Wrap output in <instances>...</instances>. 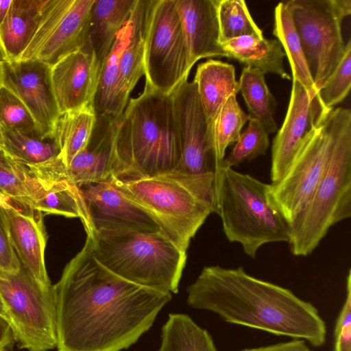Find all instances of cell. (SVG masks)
I'll return each instance as SVG.
<instances>
[{"label": "cell", "instance_id": "6da1fadb", "mask_svg": "<svg viewBox=\"0 0 351 351\" xmlns=\"http://www.w3.org/2000/svg\"><path fill=\"white\" fill-rule=\"evenodd\" d=\"M58 351H121L153 325L171 293L129 282L102 265L86 239L53 285Z\"/></svg>", "mask_w": 351, "mask_h": 351}, {"label": "cell", "instance_id": "7a4b0ae2", "mask_svg": "<svg viewBox=\"0 0 351 351\" xmlns=\"http://www.w3.org/2000/svg\"><path fill=\"white\" fill-rule=\"evenodd\" d=\"M187 304L226 322L324 345L326 326L317 309L291 291L247 274L243 267H204L186 289Z\"/></svg>", "mask_w": 351, "mask_h": 351}, {"label": "cell", "instance_id": "3957f363", "mask_svg": "<svg viewBox=\"0 0 351 351\" xmlns=\"http://www.w3.org/2000/svg\"><path fill=\"white\" fill-rule=\"evenodd\" d=\"M118 178L171 171L180 159V137L171 95L145 83L119 118L114 152Z\"/></svg>", "mask_w": 351, "mask_h": 351}, {"label": "cell", "instance_id": "277c9868", "mask_svg": "<svg viewBox=\"0 0 351 351\" xmlns=\"http://www.w3.org/2000/svg\"><path fill=\"white\" fill-rule=\"evenodd\" d=\"M214 171H171L128 178L112 176L109 181L155 221L162 234L186 252L191 239L214 213Z\"/></svg>", "mask_w": 351, "mask_h": 351}, {"label": "cell", "instance_id": "5b68a950", "mask_svg": "<svg viewBox=\"0 0 351 351\" xmlns=\"http://www.w3.org/2000/svg\"><path fill=\"white\" fill-rule=\"evenodd\" d=\"M213 171L214 213L229 241L239 243L253 258L265 244L289 243V225L270 204L267 184L233 168L216 167Z\"/></svg>", "mask_w": 351, "mask_h": 351}, {"label": "cell", "instance_id": "8992f818", "mask_svg": "<svg viewBox=\"0 0 351 351\" xmlns=\"http://www.w3.org/2000/svg\"><path fill=\"white\" fill-rule=\"evenodd\" d=\"M86 239L96 259L114 274L153 290L178 291L186 252L160 232L92 233Z\"/></svg>", "mask_w": 351, "mask_h": 351}, {"label": "cell", "instance_id": "52a82bcc", "mask_svg": "<svg viewBox=\"0 0 351 351\" xmlns=\"http://www.w3.org/2000/svg\"><path fill=\"white\" fill-rule=\"evenodd\" d=\"M351 216V118L337 135L326 168L309 201L289 223L291 253L306 256L335 224Z\"/></svg>", "mask_w": 351, "mask_h": 351}, {"label": "cell", "instance_id": "ba28073f", "mask_svg": "<svg viewBox=\"0 0 351 351\" xmlns=\"http://www.w3.org/2000/svg\"><path fill=\"white\" fill-rule=\"evenodd\" d=\"M350 118L349 109H332L304 138L282 176L267 184L270 204L288 224L309 201L326 168L339 130Z\"/></svg>", "mask_w": 351, "mask_h": 351}, {"label": "cell", "instance_id": "9c48e42d", "mask_svg": "<svg viewBox=\"0 0 351 351\" xmlns=\"http://www.w3.org/2000/svg\"><path fill=\"white\" fill-rule=\"evenodd\" d=\"M285 4L319 91L345 53L341 25L351 13V0H290Z\"/></svg>", "mask_w": 351, "mask_h": 351}, {"label": "cell", "instance_id": "30bf717a", "mask_svg": "<svg viewBox=\"0 0 351 351\" xmlns=\"http://www.w3.org/2000/svg\"><path fill=\"white\" fill-rule=\"evenodd\" d=\"M0 296L19 348L47 351L57 347L53 286L42 287L22 265L14 272L0 269Z\"/></svg>", "mask_w": 351, "mask_h": 351}, {"label": "cell", "instance_id": "8fae6325", "mask_svg": "<svg viewBox=\"0 0 351 351\" xmlns=\"http://www.w3.org/2000/svg\"><path fill=\"white\" fill-rule=\"evenodd\" d=\"M192 67L174 0H150L144 36L145 83L170 95Z\"/></svg>", "mask_w": 351, "mask_h": 351}, {"label": "cell", "instance_id": "7c38bea8", "mask_svg": "<svg viewBox=\"0 0 351 351\" xmlns=\"http://www.w3.org/2000/svg\"><path fill=\"white\" fill-rule=\"evenodd\" d=\"M94 0H45L35 33L19 60L51 66L81 49L88 38Z\"/></svg>", "mask_w": 351, "mask_h": 351}, {"label": "cell", "instance_id": "4fadbf2b", "mask_svg": "<svg viewBox=\"0 0 351 351\" xmlns=\"http://www.w3.org/2000/svg\"><path fill=\"white\" fill-rule=\"evenodd\" d=\"M170 95L180 143V159L173 171L186 174L213 171V128L206 119L195 83L186 80Z\"/></svg>", "mask_w": 351, "mask_h": 351}, {"label": "cell", "instance_id": "5bb4252c", "mask_svg": "<svg viewBox=\"0 0 351 351\" xmlns=\"http://www.w3.org/2000/svg\"><path fill=\"white\" fill-rule=\"evenodd\" d=\"M3 85L24 104L42 139L53 140L60 114L51 80V66L35 60L1 62Z\"/></svg>", "mask_w": 351, "mask_h": 351}, {"label": "cell", "instance_id": "9a60e30c", "mask_svg": "<svg viewBox=\"0 0 351 351\" xmlns=\"http://www.w3.org/2000/svg\"><path fill=\"white\" fill-rule=\"evenodd\" d=\"M92 233L107 234L130 231L160 232L155 221L108 180L82 186Z\"/></svg>", "mask_w": 351, "mask_h": 351}, {"label": "cell", "instance_id": "2e32d148", "mask_svg": "<svg viewBox=\"0 0 351 351\" xmlns=\"http://www.w3.org/2000/svg\"><path fill=\"white\" fill-rule=\"evenodd\" d=\"M292 82L287 112L273 141L271 183L282 176L304 138L332 110L324 106L319 95L312 96L298 81Z\"/></svg>", "mask_w": 351, "mask_h": 351}, {"label": "cell", "instance_id": "e0dca14e", "mask_svg": "<svg viewBox=\"0 0 351 351\" xmlns=\"http://www.w3.org/2000/svg\"><path fill=\"white\" fill-rule=\"evenodd\" d=\"M101 68L88 40L51 66V84L60 115L93 105Z\"/></svg>", "mask_w": 351, "mask_h": 351}, {"label": "cell", "instance_id": "ac0fdd59", "mask_svg": "<svg viewBox=\"0 0 351 351\" xmlns=\"http://www.w3.org/2000/svg\"><path fill=\"white\" fill-rule=\"evenodd\" d=\"M3 209L10 240L21 265L42 287H51L45 262L47 234L43 213L32 207L23 212Z\"/></svg>", "mask_w": 351, "mask_h": 351}, {"label": "cell", "instance_id": "d6986e66", "mask_svg": "<svg viewBox=\"0 0 351 351\" xmlns=\"http://www.w3.org/2000/svg\"><path fill=\"white\" fill-rule=\"evenodd\" d=\"M119 118L97 116L88 146L67 167L68 180L78 187L108 181L114 175V143Z\"/></svg>", "mask_w": 351, "mask_h": 351}, {"label": "cell", "instance_id": "ffe728a7", "mask_svg": "<svg viewBox=\"0 0 351 351\" xmlns=\"http://www.w3.org/2000/svg\"><path fill=\"white\" fill-rule=\"evenodd\" d=\"M191 67L204 58L226 57L219 40L218 0H174Z\"/></svg>", "mask_w": 351, "mask_h": 351}, {"label": "cell", "instance_id": "44dd1931", "mask_svg": "<svg viewBox=\"0 0 351 351\" xmlns=\"http://www.w3.org/2000/svg\"><path fill=\"white\" fill-rule=\"evenodd\" d=\"M193 82L209 124L213 128L221 107L239 91L232 64L208 59L198 64Z\"/></svg>", "mask_w": 351, "mask_h": 351}, {"label": "cell", "instance_id": "7402d4cb", "mask_svg": "<svg viewBox=\"0 0 351 351\" xmlns=\"http://www.w3.org/2000/svg\"><path fill=\"white\" fill-rule=\"evenodd\" d=\"M134 24V14L132 10L101 64L99 85L93 102L97 116L118 117L124 112L125 108L119 96V60L132 34Z\"/></svg>", "mask_w": 351, "mask_h": 351}, {"label": "cell", "instance_id": "603a6c76", "mask_svg": "<svg viewBox=\"0 0 351 351\" xmlns=\"http://www.w3.org/2000/svg\"><path fill=\"white\" fill-rule=\"evenodd\" d=\"M226 57L236 60L245 66L257 69L291 80L285 71L283 60L286 56L277 39L244 36L221 43Z\"/></svg>", "mask_w": 351, "mask_h": 351}, {"label": "cell", "instance_id": "cb8c5ba5", "mask_svg": "<svg viewBox=\"0 0 351 351\" xmlns=\"http://www.w3.org/2000/svg\"><path fill=\"white\" fill-rule=\"evenodd\" d=\"M136 2V0H94L88 40L101 64L129 19Z\"/></svg>", "mask_w": 351, "mask_h": 351}, {"label": "cell", "instance_id": "d4e9b609", "mask_svg": "<svg viewBox=\"0 0 351 351\" xmlns=\"http://www.w3.org/2000/svg\"><path fill=\"white\" fill-rule=\"evenodd\" d=\"M45 0H12L0 25V37L8 60H17L32 40Z\"/></svg>", "mask_w": 351, "mask_h": 351}, {"label": "cell", "instance_id": "484cf974", "mask_svg": "<svg viewBox=\"0 0 351 351\" xmlns=\"http://www.w3.org/2000/svg\"><path fill=\"white\" fill-rule=\"evenodd\" d=\"M150 0H136L133 12L134 24L132 34L119 60V96L124 108L130 93L145 75L144 36L147 10Z\"/></svg>", "mask_w": 351, "mask_h": 351}, {"label": "cell", "instance_id": "4316f807", "mask_svg": "<svg viewBox=\"0 0 351 351\" xmlns=\"http://www.w3.org/2000/svg\"><path fill=\"white\" fill-rule=\"evenodd\" d=\"M97 119L93 104L65 112L59 117L53 141L66 168L73 158L88 146Z\"/></svg>", "mask_w": 351, "mask_h": 351}, {"label": "cell", "instance_id": "83f0119b", "mask_svg": "<svg viewBox=\"0 0 351 351\" xmlns=\"http://www.w3.org/2000/svg\"><path fill=\"white\" fill-rule=\"evenodd\" d=\"M33 208L44 214L80 218L86 234L91 231L86 206L80 188L68 179L47 188L43 185L34 199Z\"/></svg>", "mask_w": 351, "mask_h": 351}, {"label": "cell", "instance_id": "f1b7e54d", "mask_svg": "<svg viewBox=\"0 0 351 351\" xmlns=\"http://www.w3.org/2000/svg\"><path fill=\"white\" fill-rule=\"evenodd\" d=\"M273 34L280 43L291 69L292 80L298 81L312 96L319 95L309 72L298 33L285 2L274 10Z\"/></svg>", "mask_w": 351, "mask_h": 351}, {"label": "cell", "instance_id": "f546056e", "mask_svg": "<svg viewBox=\"0 0 351 351\" xmlns=\"http://www.w3.org/2000/svg\"><path fill=\"white\" fill-rule=\"evenodd\" d=\"M158 351H217L210 333L189 316L171 313L162 328Z\"/></svg>", "mask_w": 351, "mask_h": 351}, {"label": "cell", "instance_id": "4dcf8cb0", "mask_svg": "<svg viewBox=\"0 0 351 351\" xmlns=\"http://www.w3.org/2000/svg\"><path fill=\"white\" fill-rule=\"evenodd\" d=\"M264 74L257 69L244 66L238 82L250 117L259 121L271 134L278 130L274 119L277 102L266 84Z\"/></svg>", "mask_w": 351, "mask_h": 351}, {"label": "cell", "instance_id": "1f68e13d", "mask_svg": "<svg viewBox=\"0 0 351 351\" xmlns=\"http://www.w3.org/2000/svg\"><path fill=\"white\" fill-rule=\"evenodd\" d=\"M3 150L14 160L29 167H40L59 157L53 140L42 139L36 134L0 127Z\"/></svg>", "mask_w": 351, "mask_h": 351}, {"label": "cell", "instance_id": "d6a6232c", "mask_svg": "<svg viewBox=\"0 0 351 351\" xmlns=\"http://www.w3.org/2000/svg\"><path fill=\"white\" fill-rule=\"evenodd\" d=\"M237 95H230L223 104L213 126L214 168L221 165L227 147L235 143L250 116L240 107Z\"/></svg>", "mask_w": 351, "mask_h": 351}, {"label": "cell", "instance_id": "836d02e7", "mask_svg": "<svg viewBox=\"0 0 351 351\" xmlns=\"http://www.w3.org/2000/svg\"><path fill=\"white\" fill-rule=\"evenodd\" d=\"M217 19L221 44L244 36L263 37L243 0H218Z\"/></svg>", "mask_w": 351, "mask_h": 351}, {"label": "cell", "instance_id": "e575fe53", "mask_svg": "<svg viewBox=\"0 0 351 351\" xmlns=\"http://www.w3.org/2000/svg\"><path fill=\"white\" fill-rule=\"evenodd\" d=\"M248 121L247 129L241 134L230 153L218 167L232 168L266 154L269 145V134L257 119L250 117Z\"/></svg>", "mask_w": 351, "mask_h": 351}, {"label": "cell", "instance_id": "d590c367", "mask_svg": "<svg viewBox=\"0 0 351 351\" xmlns=\"http://www.w3.org/2000/svg\"><path fill=\"white\" fill-rule=\"evenodd\" d=\"M33 175L25 165L0 149V191L21 204L33 208L29 186Z\"/></svg>", "mask_w": 351, "mask_h": 351}, {"label": "cell", "instance_id": "8d00e7d4", "mask_svg": "<svg viewBox=\"0 0 351 351\" xmlns=\"http://www.w3.org/2000/svg\"><path fill=\"white\" fill-rule=\"evenodd\" d=\"M0 127L16 129L40 136L35 121L28 109L16 95L3 85L0 88Z\"/></svg>", "mask_w": 351, "mask_h": 351}, {"label": "cell", "instance_id": "74e56055", "mask_svg": "<svg viewBox=\"0 0 351 351\" xmlns=\"http://www.w3.org/2000/svg\"><path fill=\"white\" fill-rule=\"evenodd\" d=\"M351 87V41L346 44L343 58L335 71L319 90L324 106L332 109L345 99Z\"/></svg>", "mask_w": 351, "mask_h": 351}, {"label": "cell", "instance_id": "f35d334b", "mask_svg": "<svg viewBox=\"0 0 351 351\" xmlns=\"http://www.w3.org/2000/svg\"><path fill=\"white\" fill-rule=\"evenodd\" d=\"M332 351H351V272L346 279V295L334 330Z\"/></svg>", "mask_w": 351, "mask_h": 351}, {"label": "cell", "instance_id": "ab89813d", "mask_svg": "<svg viewBox=\"0 0 351 351\" xmlns=\"http://www.w3.org/2000/svg\"><path fill=\"white\" fill-rule=\"evenodd\" d=\"M21 266L10 240L3 209L0 206V269L14 272L19 271Z\"/></svg>", "mask_w": 351, "mask_h": 351}, {"label": "cell", "instance_id": "60d3db41", "mask_svg": "<svg viewBox=\"0 0 351 351\" xmlns=\"http://www.w3.org/2000/svg\"><path fill=\"white\" fill-rule=\"evenodd\" d=\"M241 351H312L304 340L294 339L287 342L278 343L258 348H247Z\"/></svg>", "mask_w": 351, "mask_h": 351}, {"label": "cell", "instance_id": "b9f144b4", "mask_svg": "<svg viewBox=\"0 0 351 351\" xmlns=\"http://www.w3.org/2000/svg\"><path fill=\"white\" fill-rule=\"evenodd\" d=\"M15 341L12 328L7 319L0 316V351H8Z\"/></svg>", "mask_w": 351, "mask_h": 351}, {"label": "cell", "instance_id": "7bdbcfd3", "mask_svg": "<svg viewBox=\"0 0 351 351\" xmlns=\"http://www.w3.org/2000/svg\"><path fill=\"white\" fill-rule=\"evenodd\" d=\"M0 206L3 208H14L18 211H23L28 206L21 204L0 191Z\"/></svg>", "mask_w": 351, "mask_h": 351}, {"label": "cell", "instance_id": "ee69618b", "mask_svg": "<svg viewBox=\"0 0 351 351\" xmlns=\"http://www.w3.org/2000/svg\"><path fill=\"white\" fill-rule=\"evenodd\" d=\"M12 1V0L0 1V25L8 14Z\"/></svg>", "mask_w": 351, "mask_h": 351}, {"label": "cell", "instance_id": "f6af8a7d", "mask_svg": "<svg viewBox=\"0 0 351 351\" xmlns=\"http://www.w3.org/2000/svg\"><path fill=\"white\" fill-rule=\"evenodd\" d=\"M8 61V56L3 48L0 37V63Z\"/></svg>", "mask_w": 351, "mask_h": 351}, {"label": "cell", "instance_id": "bcb514c9", "mask_svg": "<svg viewBox=\"0 0 351 351\" xmlns=\"http://www.w3.org/2000/svg\"><path fill=\"white\" fill-rule=\"evenodd\" d=\"M0 316L8 320V315L5 311V306L0 296Z\"/></svg>", "mask_w": 351, "mask_h": 351}, {"label": "cell", "instance_id": "7dc6e473", "mask_svg": "<svg viewBox=\"0 0 351 351\" xmlns=\"http://www.w3.org/2000/svg\"><path fill=\"white\" fill-rule=\"evenodd\" d=\"M3 86V71L1 63H0V88Z\"/></svg>", "mask_w": 351, "mask_h": 351}, {"label": "cell", "instance_id": "c3c4849f", "mask_svg": "<svg viewBox=\"0 0 351 351\" xmlns=\"http://www.w3.org/2000/svg\"><path fill=\"white\" fill-rule=\"evenodd\" d=\"M0 149H3V138H2V134H1V131H0Z\"/></svg>", "mask_w": 351, "mask_h": 351}]
</instances>
